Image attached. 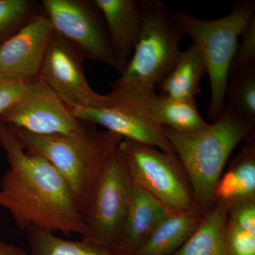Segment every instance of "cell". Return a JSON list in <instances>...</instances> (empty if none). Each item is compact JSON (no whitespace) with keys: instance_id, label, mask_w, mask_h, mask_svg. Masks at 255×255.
<instances>
[{"instance_id":"1","label":"cell","mask_w":255,"mask_h":255,"mask_svg":"<svg viewBox=\"0 0 255 255\" xmlns=\"http://www.w3.org/2000/svg\"><path fill=\"white\" fill-rule=\"evenodd\" d=\"M0 146L9 168L0 182V207L18 228L83 236L85 226L63 178L41 156L28 153L9 126L0 122Z\"/></svg>"},{"instance_id":"2","label":"cell","mask_w":255,"mask_h":255,"mask_svg":"<svg viewBox=\"0 0 255 255\" xmlns=\"http://www.w3.org/2000/svg\"><path fill=\"white\" fill-rule=\"evenodd\" d=\"M142 26L130 60L107 96L148 110L156 97L155 87L177 63L180 45L187 35L175 14L159 0H140Z\"/></svg>"},{"instance_id":"3","label":"cell","mask_w":255,"mask_h":255,"mask_svg":"<svg viewBox=\"0 0 255 255\" xmlns=\"http://www.w3.org/2000/svg\"><path fill=\"white\" fill-rule=\"evenodd\" d=\"M254 123L224 105L218 118L200 131L182 133L164 127L166 137L182 163L196 209L204 215L214 204V191L228 157L243 139L253 132Z\"/></svg>"},{"instance_id":"4","label":"cell","mask_w":255,"mask_h":255,"mask_svg":"<svg viewBox=\"0 0 255 255\" xmlns=\"http://www.w3.org/2000/svg\"><path fill=\"white\" fill-rule=\"evenodd\" d=\"M9 127L26 152L41 156L58 171L81 214L106 159L124 139L108 130L40 135Z\"/></svg>"},{"instance_id":"5","label":"cell","mask_w":255,"mask_h":255,"mask_svg":"<svg viewBox=\"0 0 255 255\" xmlns=\"http://www.w3.org/2000/svg\"><path fill=\"white\" fill-rule=\"evenodd\" d=\"M255 14V0L236 1L230 14L218 19H200L186 11L174 14L205 63L211 90L209 115L213 122L224 107L228 73L238 38L247 21Z\"/></svg>"},{"instance_id":"6","label":"cell","mask_w":255,"mask_h":255,"mask_svg":"<svg viewBox=\"0 0 255 255\" xmlns=\"http://www.w3.org/2000/svg\"><path fill=\"white\" fill-rule=\"evenodd\" d=\"M132 188L117 147L106 159L82 213L85 226L82 240L118 251Z\"/></svg>"},{"instance_id":"7","label":"cell","mask_w":255,"mask_h":255,"mask_svg":"<svg viewBox=\"0 0 255 255\" xmlns=\"http://www.w3.org/2000/svg\"><path fill=\"white\" fill-rule=\"evenodd\" d=\"M118 149L134 184L171 212L196 209L190 183L175 154L124 138Z\"/></svg>"},{"instance_id":"8","label":"cell","mask_w":255,"mask_h":255,"mask_svg":"<svg viewBox=\"0 0 255 255\" xmlns=\"http://www.w3.org/2000/svg\"><path fill=\"white\" fill-rule=\"evenodd\" d=\"M41 5L54 31L71 43L84 60L102 62L117 70L105 19L93 1L43 0Z\"/></svg>"},{"instance_id":"9","label":"cell","mask_w":255,"mask_h":255,"mask_svg":"<svg viewBox=\"0 0 255 255\" xmlns=\"http://www.w3.org/2000/svg\"><path fill=\"white\" fill-rule=\"evenodd\" d=\"M0 122L40 135H68L88 128L40 77L31 80L21 98L0 114Z\"/></svg>"},{"instance_id":"10","label":"cell","mask_w":255,"mask_h":255,"mask_svg":"<svg viewBox=\"0 0 255 255\" xmlns=\"http://www.w3.org/2000/svg\"><path fill=\"white\" fill-rule=\"evenodd\" d=\"M84 59L75 47L54 31L39 75L70 109L105 108L115 104L107 95L94 90L87 80Z\"/></svg>"},{"instance_id":"11","label":"cell","mask_w":255,"mask_h":255,"mask_svg":"<svg viewBox=\"0 0 255 255\" xmlns=\"http://www.w3.org/2000/svg\"><path fill=\"white\" fill-rule=\"evenodd\" d=\"M53 33L43 11L33 16L0 47V75L18 81L38 77Z\"/></svg>"},{"instance_id":"12","label":"cell","mask_w":255,"mask_h":255,"mask_svg":"<svg viewBox=\"0 0 255 255\" xmlns=\"http://www.w3.org/2000/svg\"><path fill=\"white\" fill-rule=\"evenodd\" d=\"M79 120L99 124L124 139L152 146L167 153L175 154L164 128L151 117L147 109L115 102L105 108H74Z\"/></svg>"},{"instance_id":"13","label":"cell","mask_w":255,"mask_h":255,"mask_svg":"<svg viewBox=\"0 0 255 255\" xmlns=\"http://www.w3.org/2000/svg\"><path fill=\"white\" fill-rule=\"evenodd\" d=\"M105 19L117 63L124 71L131 57L142 26L140 0H94Z\"/></svg>"},{"instance_id":"14","label":"cell","mask_w":255,"mask_h":255,"mask_svg":"<svg viewBox=\"0 0 255 255\" xmlns=\"http://www.w3.org/2000/svg\"><path fill=\"white\" fill-rule=\"evenodd\" d=\"M155 198L132 182L118 251L122 255H135L161 221L171 214Z\"/></svg>"},{"instance_id":"15","label":"cell","mask_w":255,"mask_h":255,"mask_svg":"<svg viewBox=\"0 0 255 255\" xmlns=\"http://www.w3.org/2000/svg\"><path fill=\"white\" fill-rule=\"evenodd\" d=\"M229 209L215 202L190 238L172 255H231L226 237Z\"/></svg>"},{"instance_id":"16","label":"cell","mask_w":255,"mask_h":255,"mask_svg":"<svg viewBox=\"0 0 255 255\" xmlns=\"http://www.w3.org/2000/svg\"><path fill=\"white\" fill-rule=\"evenodd\" d=\"M203 215L196 209L171 213L162 220L135 255H172L199 226Z\"/></svg>"},{"instance_id":"17","label":"cell","mask_w":255,"mask_h":255,"mask_svg":"<svg viewBox=\"0 0 255 255\" xmlns=\"http://www.w3.org/2000/svg\"><path fill=\"white\" fill-rule=\"evenodd\" d=\"M255 199V148L246 147L220 178L214 191V203L229 206Z\"/></svg>"},{"instance_id":"18","label":"cell","mask_w":255,"mask_h":255,"mask_svg":"<svg viewBox=\"0 0 255 255\" xmlns=\"http://www.w3.org/2000/svg\"><path fill=\"white\" fill-rule=\"evenodd\" d=\"M207 70L199 50L194 45L181 52L174 68L158 85L171 98L194 101L201 92L200 81Z\"/></svg>"},{"instance_id":"19","label":"cell","mask_w":255,"mask_h":255,"mask_svg":"<svg viewBox=\"0 0 255 255\" xmlns=\"http://www.w3.org/2000/svg\"><path fill=\"white\" fill-rule=\"evenodd\" d=\"M148 111L159 125L182 133L200 131L209 124L199 114L196 100L182 101L163 95L156 96Z\"/></svg>"},{"instance_id":"20","label":"cell","mask_w":255,"mask_h":255,"mask_svg":"<svg viewBox=\"0 0 255 255\" xmlns=\"http://www.w3.org/2000/svg\"><path fill=\"white\" fill-rule=\"evenodd\" d=\"M30 255H122L118 251L92 242L69 241L48 230L28 228Z\"/></svg>"},{"instance_id":"21","label":"cell","mask_w":255,"mask_h":255,"mask_svg":"<svg viewBox=\"0 0 255 255\" xmlns=\"http://www.w3.org/2000/svg\"><path fill=\"white\" fill-rule=\"evenodd\" d=\"M226 88L229 107L242 118L255 123V68L228 79Z\"/></svg>"},{"instance_id":"22","label":"cell","mask_w":255,"mask_h":255,"mask_svg":"<svg viewBox=\"0 0 255 255\" xmlns=\"http://www.w3.org/2000/svg\"><path fill=\"white\" fill-rule=\"evenodd\" d=\"M42 11L41 5L32 0H0V47Z\"/></svg>"},{"instance_id":"23","label":"cell","mask_w":255,"mask_h":255,"mask_svg":"<svg viewBox=\"0 0 255 255\" xmlns=\"http://www.w3.org/2000/svg\"><path fill=\"white\" fill-rule=\"evenodd\" d=\"M240 36L241 41L238 43L231 62L228 79L255 68V14L247 21Z\"/></svg>"},{"instance_id":"24","label":"cell","mask_w":255,"mask_h":255,"mask_svg":"<svg viewBox=\"0 0 255 255\" xmlns=\"http://www.w3.org/2000/svg\"><path fill=\"white\" fill-rule=\"evenodd\" d=\"M226 237L231 255H255V233L240 228L228 218Z\"/></svg>"},{"instance_id":"25","label":"cell","mask_w":255,"mask_h":255,"mask_svg":"<svg viewBox=\"0 0 255 255\" xmlns=\"http://www.w3.org/2000/svg\"><path fill=\"white\" fill-rule=\"evenodd\" d=\"M228 220L240 228L255 233V199L238 203L230 208Z\"/></svg>"},{"instance_id":"26","label":"cell","mask_w":255,"mask_h":255,"mask_svg":"<svg viewBox=\"0 0 255 255\" xmlns=\"http://www.w3.org/2000/svg\"><path fill=\"white\" fill-rule=\"evenodd\" d=\"M30 81H18L0 75V114L21 98Z\"/></svg>"},{"instance_id":"27","label":"cell","mask_w":255,"mask_h":255,"mask_svg":"<svg viewBox=\"0 0 255 255\" xmlns=\"http://www.w3.org/2000/svg\"><path fill=\"white\" fill-rule=\"evenodd\" d=\"M0 255H26V253L21 247L0 241Z\"/></svg>"}]
</instances>
